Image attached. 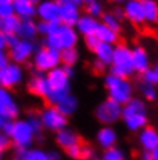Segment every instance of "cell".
Listing matches in <instances>:
<instances>
[{
  "instance_id": "db71d44e",
  "label": "cell",
  "mask_w": 158,
  "mask_h": 160,
  "mask_svg": "<svg viewBox=\"0 0 158 160\" xmlns=\"http://www.w3.org/2000/svg\"><path fill=\"white\" fill-rule=\"evenodd\" d=\"M151 154H152V159L154 160H158V146L157 148H154V149L151 151Z\"/></svg>"
},
{
  "instance_id": "be15d7a7",
  "label": "cell",
  "mask_w": 158,
  "mask_h": 160,
  "mask_svg": "<svg viewBox=\"0 0 158 160\" xmlns=\"http://www.w3.org/2000/svg\"><path fill=\"white\" fill-rule=\"evenodd\" d=\"M123 160H127V159H123Z\"/></svg>"
},
{
  "instance_id": "bcb514c9",
  "label": "cell",
  "mask_w": 158,
  "mask_h": 160,
  "mask_svg": "<svg viewBox=\"0 0 158 160\" xmlns=\"http://www.w3.org/2000/svg\"><path fill=\"white\" fill-rule=\"evenodd\" d=\"M12 122H14V120H6V123L3 125V128H2V131H0V132H3L5 136H8V137H9L11 129H12Z\"/></svg>"
},
{
  "instance_id": "94428289",
  "label": "cell",
  "mask_w": 158,
  "mask_h": 160,
  "mask_svg": "<svg viewBox=\"0 0 158 160\" xmlns=\"http://www.w3.org/2000/svg\"><path fill=\"white\" fill-rule=\"evenodd\" d=\"M0 160H3V149L0 148Z\"/></svg>"
},
{
  "instance_id": "f6af8a7d",
  "label": "cell",
  "mask_w": 158,
  "mask_h": 160,
  "mask_svg": "<svg viewBox=\"0 0 158 160\" xmlns=\"http://www.w3.org/2000/svg\"><path fill=\"white\" fill-rule=\"evenodd\" d=\"M9 145H11V139H9L8 136H5L3 132H0V148L5 151Z\"/></svg>"
},
{
  "instance_id": "4dcf8cb0",
  "label": "cell",
  "mask_w": 158,
  "mask_h": 160,
  "mask_svg": "<svg viewBox=\"0 0 158 160\" xmlns=\"http://www.w3.org/2000/svg\"><path fill=\"white\" fill-rule=\"evenodd\" d=\"M100 23H103V25H106L108 28H111L112 31H115V32H118L121 31V20L117 19L114 14H112V11L111 12H103V16L100 17Z\"/></svg>"
},
{
  "instance_id": "11a10c76",
  "label": "cell",
  "mask_w": 158,
  "mask_h": 160,
  "mask_svg": "<svg viewBox=\"0 0 158 160\" xmlns=\"http://www.w3.org/2000/svg\"><path fill=\"white\" fill-rule=\"evenodd\" d=\"M108 2H111V3H115V5H123L126 0H108Z\"/></svg>"
},
{
  "instance_id": "7dc6e473",
  "label": "cell",
  "mask_w": 158,
  "mask_h": 160,
  "mask_svg": "<svg viewBox=\"0 0 158 160\" xmlns=\"http://www.w3.org/2000/svg\"><path fill=\"white\" fill-rule=\"evenodd\" d=\"M92 68H94L95 72H104V71H106V66H104L103 63H100L98 60H95V59H94V62H92Z\"/></svg>"
},
{
  "instance_id": "f35d334b",
  "label": "cell",
  "mask_w": 158,
  "mask_h": 160,
  "mask_svg": "<svg viewBox=\"0 0 158 160\" xmlns=\"http://www.w3.org/2000/svg\"><path fill=\"white\" fill-rule=\"evenodd\" d=\"M66 151V156L72 160H80V154H81V143H77L74 146H69Z\"/></svg>"
},
{
  "instance_id": "277c9868",
  "label": "cell",
  "mask_w": 158,
  "mask_h": 160,
  "mask_svg": "<svg viewBox=\"0 0 158 160\" xmlns=\"http://www.w3.org/2000/svg\"><path fill=\"white\" fill-rule=\"evenodd\" d=\"M79 40H80V36L77 34L74 26H68V25L59 23L55 31L45 37V46L61 52L65 49L75 48Z\"/></svg>"
},
{
  "instance_id": "4316f807",
  "label": "cell",
  "mask_w": 158,
  "mask_h": 160,
  "mask_svg": "<svg viewBox=\"0 0 158 160\" xmlns=\"http://www.w3.org/2000/svg\"><path fill=\"white\" fill-rule=\"evenodd\" d=\"M98 42H103V43H111V45H115V43H118V32H115V31H112L111 28H108L106 25H103V23H100L98 28H97V31H95V34H94Z\"/></svg>"
},
{
  "instance_id": "8992f818",
  "label": "cell",
  "mask_w": 158,
  "mask_h": 160,
  "mask_svg": "<svg viewBox=\"0 0 158 160\" xmlns=\"http://www.w3.org/2000/svg\"><path fill=\"white\" fill-rule=\"evenodd\" d=\"M36 134L31 129V126L28 125V122L25 119H16L12 122V129L9 134L11 143H14L16 148L19 149H29L36 140Z\"/></svg>"
},
{
  "instance_id": "9c48e42d",
  "label": "cell",
  "mask_w": 158,
  "mask_h": 160,
  "mask_svg": "<svg viewBox=\"0 0 158 160\" xmlns=\"http://www.w3.org/2000/svg\"><path fill=\"white\" fill-rule=\"evenodd\" d=\"M121 117V105L111 99L100 102L95 108V119L103 126H114Z\"/></svg>"
},
{
  "instance_id": "6f0895ef",
  "label": "cell",
  "mask_w": 158,
  "mask_h": 160,
  "mask_svg": "<svg viewBox=\"0 0 158 160\" xmlns=\"http://www.w3.org/2000/svg\"><path fill=\"white\" fill-rule=\"evenodd\" d=\"M9 3H12V0H0V6L2 5H9Z\"/></svg>"
},
{
  "instance_id": "484cf974",
  "label": "cell",
  "mask_w": 158,
  "mask_h": 160,
  "mask_svg": "<svg viewBox=\"0 0 158 160\" xmlns=\"http://www.w3.org/2000/svg\"><path fill=\"white\" fill-rule=\"evenodd\" d=\"M144 23L157 25L158 23V2L157 0H141Z\"/></svg>"
},
{
  "instance_id": "e575fe53",
  "label": "cell",
  "mask_w": 158,
  "mask_h": 160,
  "mask_svg": "<svg viewBox=\"0 0 158 160\" xmlns=\"http://www.w3.org/2000/svg\"><path fill=\"white\" fill-rule=\"evenodd\" d=\"M26 160H51L48 156V151L41 148H29L26 151Z\"/></svg>"
},
{
  "instance_id": "e7e4bbea",
  "label": "cell",
  "mask_w": 158,
  "mask_h": 160,
  "mask_svg": "<svg viewBox=\"0 0 158 160\" xmlns=\"http://www.w3.org/2000/svg\"><path fill=\"white\" fill-rule=\"evenodd\" d=\"M57 2H60V0H57Z\"/></svg>"
},
{
  "instance_id": "836d02e7",
  "label": "cell",
  "mask_w": 158,
  "mask_h": 160,
  "mask_svg": "<svg viewBox=\"0 0 158 160\" xmlns=\"http://www.w3.org/2000/svg\"><path fill=\"white\" fill-rule=\"evenodd\" d=\"M141 76H143V82H146L149 85H154V86H158V63L155 66H151Z\"/></svg>"
},
{
  "instance_id": "7bdbcfd3",
  "label": "cell",
  "mask_w": 158,
  "mask_h": 160,
  "mask_svg": "<svg viewBox=\"0 0 158 160\" xmlns=\"http://www.w3.org/2000/svg\"><path fill=\"white\" fill-rule=\"evenodd\" d=\"M9 56H8V51L6 49H0V69L5 68L8 63H9Z\"/></svg>"
},
{
  "instance_id": "83f0119b",
  "label": "cell",
  "mask_w": 158,
  "mask_h": 160,
  "mask_svg": "<svg viewBox=\"0 0 158 160\" xmlns=\"http://www.w3.org/2000/svg\"><path fill=\"white\" fill-rule=\"evenodd\" d=\"M20 25V19L16 16H8V17H0V31L6 34H17Z\"/></svg>"
},
{
  "instance_id": "ab89813d",
  "label": "cell",
  "mask_w": 158,
  "mask_h": 160,
  "mask_svg": "<svg viewBox=\"0 0 158 160\" xmlns=\"http://www.w3.org/2000/svg\"><path fill=\"white\" fill-rule=\"evenodd\" d=\"M83 42H84V46L89 49V51H94L95 49V46L98 45V39L92 34V36H86V37H83Z\"/></svg>"
},
{
  "instance_id": "4fadbf2b",
  "label": "cell",
  "mask_w": 158,
  "mask_h": 160,
  "mask_svg": "<svg viewBox=\"0 0 158 160\" xmlns=\"http://www.w3.org/2000/svg\"><path fill=\"white\" fill-rule=\"evenodd\" d=\"M36 11V17H39L41 22L60 23V5L57 0H39Z\"/></svg>"
},
{
  "instance_id": "1f68e13d",
  "label": "cell",
  "mask_w": 158,
  "mask_h": 160,
  "mask_svg": "<svg viewBox=\"0 0 158 160\" xmlns=\"http://www.w3.org/2000/svg\"><path fill=\"white\" fill-rule=\"evenodd\" d=\"M123 159H126L124 151L121 148H118V146H114V148L104 149L103 154L97 160H123Z\"/></svg>"
},
{
  "instance_id": "ffe728a7",
  "label": "cell",
  "mask_w": 158,
  "mask_h": 160,
  "mask_svg": "<svg viewBox=\"0 0 158 160\" xmlns=\"http://www.w3.org/2000/svg\"><path fill=\"white\" fill-rule=\"evenodd\" d=\"M12 8H14V16L20 20H34L37 14L36 3L29 0H12Z\"/></svg>"
},
{
  "instance_id": "7a4b0ae2",
  "label": "cell",
  "mask_w": 158,
  "mask_h": 160,
  "mask_svg": "<svg viewBox=\"0 0 158 160\" xmlns=\"http://www.w3.org/2000/svg\"><path fill=\"white\" fill-rule=\"evenodd\" d=\"M103 86L108 92V99L117 102L121 106L132 99L135 92V86L129 79H121L109 72L103 77Z\"/></svg>"
},
{
  "instance_id": "f907efd6",
  "label": "cell",
  "mask_w": 158,
  "mask_h": 160,
  "mask_svg": "<svg viewBox=\"0 0 158 160\" xmlns=\"http://www.w3.org/2000/svg\"><path fill=\"white\" fill-rule=\"evenodd\" d=\"M140 160H154V159H152V154H151L149 151H141Z\"/></svg>"
},
{
  "instance_id": "816d5d0a",
  "label": "cell",
  "mask_w": 158,
  "mask_h": 160,
  "mask_svg": "<svg viewBox=\"0 0 158 160\" xmlns=\"http://www.w3.org/2000/svg\"><path fill=\"white\" fill-rule=\"evenodd\" d=\"M112 14H114V16H115V17H117V19H124V16H123V9H121V8H117V9H114V11H112Z\"/></svg>"
},
{
  "instance_id": "6da1fadb",
  "label": "cell",
  "mask_w": 158,
  "mask_h": 160,
  "mask_svg": "<svg viewBox=\"0 0 158 160\" xmlns=\"http://www.w3.org/2000/svg\"><path fill=\"white\" fill-rule=\"evenodd\" d=\"M124 128L131 132H138L149 126V109L141 97H132L121 106V117Z\"/></svg>"
},
{
  "instance_id": "8d00e7d4",
  "label": "cell",
  "mask_w": 158,
  "mask_h": 160,
  "mask_svg": "<svg viewBox=\"0 0 158 160\" xmlns=\"http://www.w3.org/2000/svg\"><path fill=\"white\" fill-rule=\"evenodd\" d=\"M26 122H28V125L31 126V129L34 131V134H36V136H40V132L43 131V126H41L39 114H29Z\"/></svg>"
},
{
  "instance_id": "8fae6325",
  "label": "cell",
  "mask_w": 158,
  "mask_h": 160,
  "mask_svg": "<svg viewBox=\"0 0 158 160\" xmlns=\"http://www.w3.org/2000/svg\"><path fill=\"white\" fill-rule=\"evenodd\" d=\"M36 43L31 42V40H22L20 39L17 42V45H14L12 48H9L8 51V56L9 60L12 63H17V65H23L26 62L32 59L34 52H36Z\"/></svg>"
},
{
  "instance_id": "f1b7e54d",
  "label": "cell",
  "mask_w": 158,
  "mask_h": 160,
  "mask_svg": "<svg viewBox=\"0 0 158 160\" xmlns=\"http://www.w3.org/2000/svg\"><path fill=\"white\" fill-rule=\"evenodd\" d=\"M80 60V51L75 48H69V49H65L60 52V62L63 66H74L79 63Z\"/></svg>"
},
{
  "instance_id": "44dd1931",
  "label": "cell",
  "mask_w": 158,
  "mask_h": 160,
  "mask_svg": "<svg viewBox=\"0 0 158 160\" xmlns=\"http://www.w3.org/2000/svg\"><path fill=\"white\" fill-rule=\"evenodd\" d=\"M98 25H100L98 19H94V17H91V16H88V14H81L74 28H75V31H77L79 36L86 37V36H92V34H95Z\"/></svg>"
},
{
  "instance_id": "91938a15",
  "label": "cell",
  "mask_w": 158,
  "mask_h": 160,
  "mask_svg": "<svg viewBox=\"0 0 158 160\" xmlns=\"http://www.w3.org/2000/svg\"><path fill=\"white\" fill-rule=\"evenodd\" d=\"M81 2H83L84 5H88V3H91V2H94V0H81Z\"/></svg>"
},
{
  "instance_id": "f5cc1de1",
  "label": "cell",
  "mask_w": 158,
  "mask_h": 160,
  "mask_svg": "<svg viewBox=\"0 0 158 160\" xmlns=\"http://www.w3.org/2000/svg\"><path fill=\"white\" fill-rule=\"evenodd\" d=\"M0 49H6V42H5V34L0 31Z\"/></svg>"
},
{
  "instance_id": "d6a6232c",
  "label": "cell",
  "mask_w": 158,
  "mask_h": 160,
  "mask_svg": "<svg viewBox=\"0 0 158 160\" xmlns=\"http://www.w3.org/2000/svg\"><path fill=\"white\" fill-rule=\"evenodd\" d=\"M104 12V8H103V3L100 0H94L91 3L86 5V14L94 17V19H100Z\"/></svg>"
},
{
  "instance_id": "9f6ffc18",
  "label": "cell",
  "mask_w": 158,
  "mask_h": 160,
  "mask_svg": "<svg viewBox=\"0 0 158 160\" xmlns=\"http://www.w3.org/2000/svg\"><path fill=\"white\" fill-rule=\"evenodd\" d=\"M6 120H8V119H5V117H2V116H0V131H2V128H3V125L6 123Z\"/></svg>"
},
{
  "instance_id": "cb8c5ba5",
  "label": "cell",
  "mask_w": 158,
  "mask_h": 160,
  "mask_svg": "<svg viewBox=\"0 0 158 160\" xmlns=\"http://www.w3.org/2000/svg\"><path fill=\"white\" fill-rule=\"evenodd\" d=\"M55 106H57V109H59L65 117H71V116H74V114L77 112V109H79V99L71 92V94H68L66 97H63Z\"/></svg>"
},
{
  "instance_id": "680465c9",
  "label": "cell",
  "mask_w": 158,
  "mask_h": 160,
  "mask_svg": "<svg viewBox=\"0 0 158 160\" xmlns=\"http://www.w3.org/2000/svg\"><path fill=\"white\" fill-rule=\"evenodd\" d=\"M69 2H72V3H75V5H81V3H83V2H81V0H69Z\"/></svg>"
},
{
  "instance_id": "603a6c76",
  "label": "cell",
  "mask_w": 158,
  "mask_h": 160,
  "mask_svg": "<svg viewBox=\"0 0 158 160\" xmlns=\"http://www.w3.org/2000/svg\"><path fill=\"white\" fill-rule=\"evenodd\" d=\"M92 52L95 56V60H98L100 63H103L106 68L111 66V63H112V54H114V45L98 42V45L95 46V49Z\"/></svg>"
},
{
  "instance_id": "7c38bea8",
  "label": "cell",
  "mask_w": 158,
  "mask_h": 160,
  "mask_svg": "<svg viewBox=\"0 0 158 160\" xmlns=\"http://www.w3.org/2000/svg\"><path fill=\"white\" fill-rule=\"evenodd\" d=\"M20 114V106L9 89L0 86V116L8 120H16Z\"/></svg>"
},
{
  "instance_id": "d4e9b609",
  "label": "cell",
  "mask_w": 158,
  "mask_h": 160,
  "mask_svg": "<svg viewBox=\"0 0 158 160\" xmlns=\"http://www.w3.org/2000/svg\"><path fill=\"white\" fill-rule=\"evenodd\" d=\"M17 36L22 40H31V42H34V39L39 36L37 34V22H34V20H20Z\"/></svg>"
},
{
  "instance_id": "ac0fdd59",
  "label": "cell",
  "mask_w": 158,
  "mask_h": 160,
  "mask_svg": "<svg viewBox=\"0 0 158 160\" xmlns=\"http://www.w3.org/2000/svg\"><path fill=\"white\" fill-rule=\"evenodd\" d=\"M95 140H97L100 148L104 151V149H109V148L117 146L118 134H117V131L114 129V126H101L98 131H97Z\"/></svg>"
},
{
  "instance_id": "5b68a950",
  "label": "cell",
  "mask_w": 158,
  "mask_h": 160,
  "mask_svg": "<svg viewBox=\"0 0 158 160\" xmlns=\"http://www.w3.org/2000/svg\"><path fill=\"white\" fill-rule=\"evenodd\" d=\"M134 72L135 71L132 66V49L126 43H115L112 63L109 66V74L121 79H129Z\"/></svg>"
},
{
  "instance_id": "ba28073f",
  "label": "cell",
  "mask_w": 158,
  "mask_h": 160,
  "mask_svg": "<svg viewBox=\"0 0 158 160\" xmlns=\"http://www.w3.org/2000/svg\"><path fill=\"white\" fill-rule=\"evenodd\" d=\"M40 122H41V126L43 129H48L51 132H57L60 129L66 128L68 126V117H65L55 105H48L45 106L39 114Z\"/></svg>"
},
{
  "instance_id": "d590c367",
  "label": "cell",
  "mask_w": 158,
  "mask_h": 160,
  "mask_svg": "<svg viewBox=\"0 0 158 160\" xmlns=\"http://www.w3.org/2000/svg\"><path fill=\"white\" fill-rule=\"evenodd\" d=\"M57 26H59V23H49V22H41V20H39L37 22V34L46 37L51 32H54Z\"/></svg>"
},
{
  "instance_id": "c3c4849f",
  "label": "cell",
  "mask_w": 158,
  "mask_h": 160,
  "mask_svg": "<svg viewBox=\"0 0 158 160\" xmlns=\"http://www.w3.org/2000/svg\"><path fill=\"white\" fill-rule=\"evenodd\" d=\"M61 66H63V65H61ZM63 69H65L66 76H68L69 79L72 80V77L75 76V68H74V66H63Z\"/></svg>"
},
{
  "instance_id": "52a82bcc",
  "label": "cell",
  "mask_w": 158,
  "mask_h": 160,
  "mask_svg": "<svg viewBox=\"0 0 158 160\" xmlns=\"http://www.w3.org/2000/svg\"><path fill=\"white\" fill-rule=\"evenodd\" d=\"M31 60H32V66L40 74H46L48 71H51V69H54V68L61 65L59 51L46 48V46L36 49V52H34Z\"/></svg>"
},
{
  "instance_id": "2e32d148",
  "label": "cell",
  "mask_w": 158,
  "mask_h": 160,
  "mask_svg": "<svg viewBox=\"0 0 158 160\" xmlns=\"http://www.w3.org/2000/svg\"><path fill=\"white\" fill-rule=\"evenodd\" d=\"M132 49V66L134 71L143 74L144 71H147L151 68V56L147 52V49L143 45H135Z\"/></svg>"
},
{
  "instance_id": "6125c7cd",
  "label": "cell",
  "mask_w": 158,
  "mask_h": 160,
  "mask_svg": "<svg viewBox=\"0 0 158 160\" xmlns=\"http://www.w3.org/2000/svg\"><path fill=\"white\" fill-rule=\"evenodd\" d=\"M29 2H32V3H36V5L39 3V0H29Z\"/></svg>"
},
{
  "instance_id": "b9f144b4",
  "label": "cell",
  "mask_w": 158,
  "mask_h": 160,
  "mask_svg": "<svg viewBox=\"0 0 158 160\" xmlns=\"http://www.w3.org/2000/svg\"><path fill=\"white\" fill-rule=\"evenodd\" d=\"M20 40V37L17 34H6L5 36V42H6V48H12L14 45H17V42Z\"/></svg>"
},
{
  "instance_id": "5bb4252c",
  "label": "cell",
  "mask_w": 158,
  "mask_h": 160,
  "mask_svg": "<svg viewBox=\"0 0 158 160\" xmlns=\"http://www.w3.org/2000/svg\"><path fill=\"white\" fill-rule=\"evenodd\" d=\"M60 23L68 26H75L77 20L80 19V6L69 2V0H60Z\"/></svg>"
},
{
  "instance_id": "3957f363",
  "label": "cell",
  "mask_w": 158,
  "mask_h": 160,
  "mask_svg": "<svg viewBox=\"0 0 158 160\" xmlns=\"http://www.w3.org/2000/svg\"><path fill=\"white\" fill-rule=\"evenodd\" d=\"M45 76L49 85V96L46 99L49 105H57L63 97L71 94V79L66 76L61 65L48 71Z\"/></svg>"
},
{
  "instance_id": "60d3db41",
  "label": "cell",
  "mask_w": 158,
  "mask_h": 160,
  "mask_svg": "<svg viewBox=\"0 0 158 160\" xmlns=\"http://www.w3.org/2000/svg\"><path fill=\"white\" fill-rule=\"evenodd\" d=\"M8 16H14L12 3H9V5H2V6H0V17H8Z\"/></svg>"
},
{
  "instance_id": "74e56055",
  "label": "cell",
  "mask_w": 158,
  "mask_h": 160,
  "mask_svg": "<svg viewBox=\"0 0 158 160\" xmlns=\"http://www.w3.org/2000/svg\"><path fill=\"white\" fill-rule=\"evenodd\" d=\"M97 152L92 146L89 145H81V154H80V160H97Z\"/></svg>"
},
{
  "instance_id": "ee69618b",
  "label": "cell",
  "mask_w": 158,
  "mask_h": 160,
  "mask_svg": "<svg viewBox=\"0 0 158 160\" xmlns=\"http://www.w3.org/2000/svg\"><path fill=\"white\" fill-rule=\"evenodd\" d=\"M26 151L28 149H19V148H16L11 160H26Z\"/></svg>"
},
{
  "instance_id": "30bf717a",
  "label": "cell",
  "mask_w": 158,
  "mask_h": 160,
  "mask_svg": "<svg viewBox=\"0 0 158 160\" xmlns=\"http://www.w3.org/2000/svg\"><path fill=\"white\" fill-rule=\"evenodd\" d=\"M25 80V69L22 65L9 62L5 68L0 69V86L5 89H14Z\"/></svg>"
},
{
  "instance_id": "e0dca14e",
  "label": "cell",
  "mask_w": 158,
  "mask_h": 160,
  "mask_svg": "<svg viewBox=\"0 0 158 160\" xmlns=\"http://www.w3.org/2000/svg\"><path fill=\"white\" fill-rule=\"evenodd\" d=\"M137 142L143 151H152L158 146V131L152 126H146L137 132Z\"/></svg>"
},
{
  "instance_id": "7402d4cb",
  "label": "cell",
  "mask_w": 158,
  "mask_h": 160,
  "mask_svg": "<svg viewBox=\"0 0 158 160\" xmlns=\"http://www.w3.org/2000/svg\"><path fill=\"white\" fill-rule=\"evenodd\" d=\"M55 143L59 145L60 148L68 149L69 146H74V145L80 143V136L72 128L66 126V128H63V129L55 132Z\"/></svg>"
},
{
  "instance_id": "d6986e66",
  "label": "cell",
  "mask_w": 158,
  "mask_h": 160,
  "mask_svg": "<svg viewBox=\"0 0 158 160\" xmlns=\"http://www.w3.org/2000/svg\"><path fill=\"white\" fill-rule=\"evenodd\" d=\"M28 89L31 94L37 96V97H41V99H48L49 96V85H48V80H46V76L45 74H34L29 82H28Z\"/></svg>"
},
{
  "instance_id": "681fc988",
  "label": "cell",
  "mask_w": 158,
  "mask_h": 160,
  "mask_svg": "<svg viewBox=\"0 0 158 160\" xmlns=\"http://www.w3.org/2000/svg\"><path fill=\"white\" fill-rule=\"evenodd\" d=\"M48 156H49V159L51 160H61V154H60L59 151H55V149L48 151Z\"/></svg>"
},
{
  "instance_id": "f546056e",
  "label": "cell",
  "mask_w": 158,
  "mask_h": 160,
  "mask_svg": "<svg viewBox=\"0 0 158 160\" xmlns=\"http://www.w3.org/2000/svg\"><path fill=\"white\" fill-rule=\"evenodd\" d=\"M138 91L141 94V99L144 102H155L158 99V89L157 86L154 85H149L146 82H141L138 85Z\"/></svg>"
},
{
  "instance_id": "9a60e30c",
  "label": "cell",
  "mask_w": 158,
  "mask_h": 160,
  "mask_svg": "<svg viewBox=\"0 0 158 160\" xmlns=\"http://www.w3.org/2000/svg\"><path fill=\"white\" fill-rule=\"evenodd\" d=\"M123 16L132 25H143L144 23V14H143V5L141 0H126L123 3Z\"/></svg>"
}]
</instances>
